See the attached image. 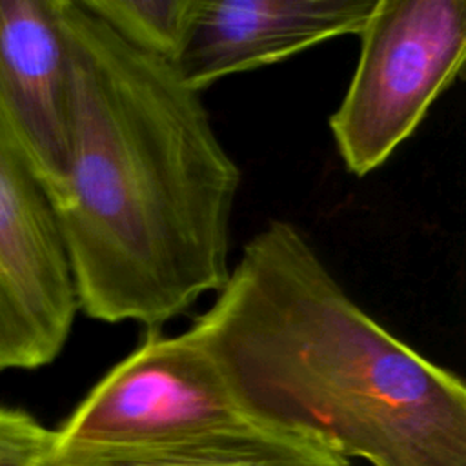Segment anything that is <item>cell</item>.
<instances>
[{
    "mask_svg": "<svg viewBox=\"0 0 466 466\" xmlns=\"http://www.w3.org/2000/svg\"><path fill=\"white\" fill-rule=\"evenodd\" d=\"M69 56V167L53 211L78 311L147 329L220 291L240 169L202 93L169 60L58 0Z\"/></svg>",
    "mask_w": 466,
    "mask_h": 466,
    "instance_id": "1",
    "label": "cell"
},
{
    "mask_svg": "<svg viewBox=\"0 0 466 466\" xmlns=\"http://www.w3.org/2000/svg\"><path fill=\"white\" fill-rule=\"evenodd\" d=\"M257 422L371 466H466V386L362 309L275 218L186 329Z\"/></svg>",
    "mask_w": 466,
    "mask_h": 466,
    "instance_id": "2",
    "label": "cell"
},
{
    "mask_svg": "<svg viewBox=\"0 0 466 466\" xmlns=\"http://www.w3.org/2000/svg\"><path fill=\"white\" fill-rule=\"evenodd\" d=\"M329 129L344 167L366 177L406 142L466 58L464 0H377Z\"/></svg>",
    "mask_w": 466,
    "mask_h": 466,
    "instance_id": "3",
    "label": "cell"
},
{
    "mask_svg": "<svg viewBox=\"0 0 466 466\" xmlns=\"http://www.w3.org/2000/svg\"><path fill=\"white\" fill-rule=\"evenodd\" d=\"M253 419L187 333L147 329L55 430L53 448L131 450L229 431Z\"/></svg>",
    "mask_w": 466,
    "mask_h": 466,
    "instance_id": "4",
    "label": "cell"
},
{
    "mask_svg": "<svg viewBox=\"0 0 466 466\" xmlns=\"http://www.w3.org/2000/svg\"><path fill=\"white\" fill-rule=\"evenodd\" d=\"M76 313L53 206L0 118V373L51 364Z\"/></svg>",
    "mask_w": 466,
    "mask_h": 466,
    "instance_id": "5",
    "label": "cell"
},
{
    "mask_svg": "<svg viewBox=\"0 0 466 466\" xmlns=\"http://www.w3.org/2000/svg\"><path fill=\"white\" fill-rule=\"evenodd\" d=\"M0 118L56 202L69 167V56L58 0H0Z\"/></svg>",
    "mask_w": 466,
    "mask_h": 466,
    "instance_id": "6",
    "label": "cell"
},
{
    "mask_svg": "<svg viewBox=\"0 0 466 466\" xmlns=\"http://www.w3.org/2000/svg\"><path fill=\"white\" fill-rule=\"evenodd\" d=\"M377 0H198L177 60L197 91L286 60L326 40L359 35Z\"/></svg>",
    "mask_w": 466,
    "mask_h": 466,
    "instance_id": "7",
    "label": "cell"
},
{
    "mask_svg": "<svg viewBox=\"0 0 466 466\" xmlns=\"http://www.w3.org/2000/svg\"><path fill=\"white\" fill-rule=\"evenodd\" d=\"M40 466H350L313 437L257 420L191 441L131 450L51 448Z\"/></svg>",
    "mask_w": 466,
    "mask_h": 466,
    "instance_id": "8",
    "label": "cell"
},
{
    "mask_svg": "<svg viewBox=\"0 0 466 466\" xmlns=\"http://www.w3.org/2000/svg\"><path fill=\"white\" fill-rule=\"evenodd\" d=\"M116 36L138 51L177 64L198 0H82Z\"/></svg>",
    "mask_w": 466,
    "mask_h": 466,
    "instance_id": "9",
    "label": "cell"
},
{
    "mask_svg": "<svg viewBox=\"0 0 466 466\" xmlns=\"http://www.w3.org/2000/svg\"><path fill=\"white\" fill-rule=\"evenodd\" d=\"M53 442L55 430L24 410L0 406V466H40Z\"/></svg>",
    "mask_w": 466,
    "mask_h": 466,
    "instance_id": "10",
    "label": "cell"
}]
</instances>
